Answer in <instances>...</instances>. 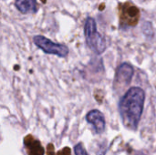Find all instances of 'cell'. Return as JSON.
<instances>
[{"label":"cell","instance_id":"obj_8","mask_svg":"<svg viewBox=\"0 0 156 155\" xmlns=\"http://www.w3.org/2000/svg\"><path fill=\"white\" fill-rule=\"evenodd\" d=\"M74 152H75V155H88L81 143H78L74 147Z\"/></svg>","mask_w":156,"mask_h":155},{"label":"cell","instance_id":"obj_1","mask_svg":"<svg viewBox=\"0 0 156 155\" xmlns=\"http://www.w3.org/2000/svg\"><path fill=\"white\" fill-rule=\"evenodd\" d=\"M145 92L139 87L131 88L122 98L119 105L123 125L130 130H136L144 111Z\"/></svg>","mask_w":156,"mask_h":155},{"label":"cell","instance_id":"obj_9","mask_svg":"<svg viewBox=\"0 0 156 155\" xmlns=\"http://www.w3.org/2000/svg\"><path fill=\"white\" fill-rule=\"evenodd\" d=\"M134 155H144V153H136V154Z\"/></svg>","mask_w":156,"mask_h":155},{"label":"cell","instance_id":"obj_4","mask_svg":"<svg viewBox=\"0 0 156 155\" xmlns=\"http://www.w3.org/2000/svg\"><path fill=\"white\" fill-rule=\"evenodd\" d=\"M121 22L126 26H134L137 24L139 18V10L136 6L125 3L122 5Z\"/></svg>","mask_w":156,"mask_h":155},{"label":"cell","instance_id":"obj_5","mask_svg":"<svg viewBox=\"0 0 156 155\" xmlns=\"http://www.w3.org/2000/svg\"><path fill=\"white\" fill-rule=\"evenodd\" d=\"M87 122L91 124L96 132V133L101 134L105 130V119L103 114L98 110L90 111L86 116Z\"/></svg>","mask_w":156,"mask_h":155},{"label":"cell","instance_id":"obj_6","mask_svg":"<svg viewBox=\"0 0 156 155\" xmlns=\"http://www.w3.org/2000/svg\"><path fill=\"white\" fill-rule=\"evenodd\" d=\"M133 68L128 63H122L117 69L115 82L120 85H128L133 76Z\"/></svg>","mask_w":156,"mask_h":155},{"label":"cell","instance_id":"obj_7","mask_svg":"<svg viewBox=\"0 0 156 155\" xmlns=\"http://www.w3.org/2000/svg\"><path fill=\"white\" fill-rule=\"evenodd\" d=\"M15 5L24 15L37 12V0H15Z\"/></svg>","mask_w":156,"mask_h":155},{"label":"cell","instance_id":"obj_2","mask_svg":"<svg viewBox=\"0 0 156 155\" xmlns=\"http://www.w3.org/2000/svg\"><path fill=\"white\" fill-rule=\"evenodd\" d=\"M84 34L86 37V42L89 48L100 55L102 54L106 49V42L104 37L98 32L96 22L92 17H88L85 21Z\"/></svg>","mask_w":156,"mask_h":155},{"label":"cell","instance_id":"obj_3","mask_svg":"<svg viewBox=\"0 0 156 155\" xmlns=\"http://www.w3.org/2000/svg\"><path fill=\"white\" fill-rule=\"evenodd\" d=\"M35 45L47 54L55 55L60 58H66L69 55V48L63 44H58L51 41L44 36H35L33 37Z\"/></svg>","mask_w":156,"mask_h":155}]
</instances>
